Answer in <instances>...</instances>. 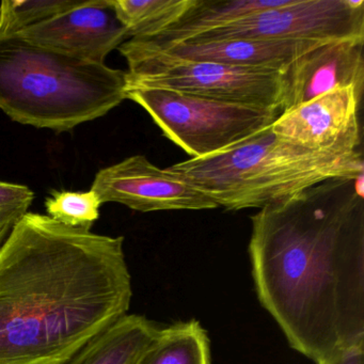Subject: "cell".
<instances>
[{"instance_id":"1","label":"cell","mask_w":364,"mask_h":364,"mask_svg":"<svg viewBox=\"0 0 364 364\" xmlns=\"http://www.w3.org/2000/svg\"><path fill=\"white\" fill-rule=\"evenodd\" d=\"M255 289L291 347L316 364L364 345V174L261 208Z\"/></svg>"},{"instance_id":"2","label":"cell","mask_w":364,"mask_h":364,"mask_svg":"<svg viewBox=\"0 0 364 364\" xmlns=\"http://www.w3.org/2000/svg\"><path fill=\"white\" fill-rule=\"evenodd\" d=\"M124 238L27 212L0 248V364H60L131 306Z\"/></svg>"},{"instance_id":"3","label":"cell","mask_w":364,"mask_h":364,"mask_svg":"<svg viewBox=\"0 0 364 364\" xmlns=\"http://www.w3.org/2000/svg\"><path fill=\"white\" fill-rule=\"evenodd\" d=\"M125 88L127 72L0 38V109L21 124L72 131L120 105Z\"/></svg>"},{"instance_id":"4","label":"cell","mask_w":364,"mask_h":364,"mask_svg":"<svg viewBox=\"0 0 364 364\" xmlns=\"http://www.w3.org/2000/svg\"><path fill=\"white\" fill-rule=\"evenodd\" d=\"M230 210L264 208L287 201L332 178L364 174L361 152L329 154L274 135L272 125L215 154L167 168Z\"/></svg>"},{"instance_id":"5","label":"cell","mask_w":364,"mask_h":364,"mask_svg":"<svg viewBox=\"0 0 364 364\" xmlns=\"http://www.w3.org/2000/svg\"><path fill=\"white\" fill-rule=\"evenodd\" d=\"M119 50L129 65L127 86L280 110L281 72L180 58L136 38Z\"/></svg>"},{"instance_id":"6","label":"cell","mask_w":364,"mask_h":364,"mask_svg":"<svg viewBox=\"0 0 364 364\" xmlns=\"http://www.w3.org/2000/svg\"><path fill=\"white\" fill-rule=\"evenodd\" d=\"M125 99L141 106L191 159L220 152L269 127L281 114L274 108L144 87L127 86Z\"/></svg>"},{"instance_id":"7","label":"cell","mask_w":364,"mask_h":364,"mask_svg":"<svg viewBox=\"0 0 364 364\" xmlns=\"http://www.w3.org/2000/svg\"><path fill=\"white\" fill-rule=\"evenodd\" d=\"M342 39H364L363 0H289L283 7L242 16L185 42Z\"/></svg>"},{"instance_id":"8","label":"cell","mask_w":364,"mask_h":364,"mask_svg":"<svg viewBox=\"0 0 364 364\" xmlns=\"http://www.w3.org/2000/svg\"><path fill=\"white\" fill-rule=\"evenodd\" d=\"M91 191L102 204L116 202L138 212L212 210L218 208L188 181L153 165L144 155L100 170Z\"/></svg>"},{"instance_id":"9","label":"cell","mask_w":364,"mask_h":364,"mask_svg":"<svg viewBox=\"0 0 364 364\" xmlns=\"http://www.w3.org/2000/svg\"><path fill=\"white\" fill-rule=\"evenodd\" d=\"M361 97L353 87L334 89L280 114L272 124V132L284 141L316 152H359Z\"/></svg>"},{"instance_id":"10","label":"cell","mask_w":364,"mask_h":364,"mask_svg":"<svg viewBox=\"0 0 364 364\" xmlns=\"http://www.w3.org/2000/svg\"><path fill=\"white\" fill-rule=\"evenodd\" d=\"M11 37L97 63H105L106 57L129 39L112 0H85L78 7Z\"/></svg>"},{"instance_id":"11","label":"cell","mask_w":364,"mask_h":364,"mask_svg":"<svg viewBox=\"0 0 364 364\" xmlns=\"http://www.w3.org/2000/svg\"><path fill=\"white\" fill-rule=\"evenodd\" d=\"M363 46L364 39L323 42L291 61L281 72V114L334 89L363 93Z\"/></svg>"},{"instance_id":"12","label":"cell","mask_w":364,"mask_h":364,"mask_svg":"<svg viewBox=\"0 0 364 364\" xmlns=\"http://www.w3.org/2000/svg\"><path fill=\"white\" fill-rule=\"evenodd\" d=\"M321 43L323 42L310 41V40H282V41L232 40V41L210 42V43L183 42V43L167 46V48H157L166 50L173 56L191 59V60L210 61V63L242 68V69L282 72L300 55L304 54Z\"/></svg>"},{"instance_id":"13","label":"cell","mask_w":364,"mask_h":364,"mask_svg":"<svg viewBox=\"0 0 364 364\" xmlns=\"http://www.w3.org/2000/svg\"><path fill=\"white\" fill-rule=\"evenodd\" d=\"M159 330L141 315L125 314L60 364H137Z\"/></svg>"},{"instance_id":"14","label":"cell","mask_w":364,"mask_h":364,"mask_svg":"<svg viewBox=\"0 0 364 364\" xmlns=\"http://www.w3.org/2000/svg\"><path fill=\"white\" fill-rule=\"evenodd\" d=\"M289 0H193L191 7L165 31L136 38L156 48H167L219 28L242 16L283 7Z\"/></svg>"},{"instance_id":"15","label":"cell","mask_w":364,"mask_h":364,"mask_svg":"<svg viewBox=\"0 0 364 364\" xmlns=\"http://www.w3.org/2000/svg\"><path fill=\"white\" fill-rule=\"evenodd\" d=\"M137 364H210L208 333L195 319L161 329Z\"/></svg>"},{"instance_id":"16","label":"cell","mask_w":364,"mask_h":364,"mask_svg":"<svg viewBox=\"0 0 364 364\" xmlns=\"http://www.w3.org/2000/svg\"><path fill=\"white\" fill-rule=\"evenodd\" d=\"M129 39L156 35L176 22L193 0H112Z\"/></svg>"},{"instance_id":"17","label":"cell","mask_w":364,"mask_h":364,"mask_svg":"<svg viewBox=\"0 0 364 364\" xmlns=\"http://www.w3.org/2000/svg\"><path fill=\"white\" fill-rule=\"evenodd\" d=\"M85 0H4L0 38L11 37L82 5Z\"/></svg>"},{"instance_id":"18","label":"cell","mask_w":364,"mask_h":364,"mask_svg":"<svg viewBox=\"0 0 364 364\" xmlns=\"http://www.w3.org/2000/svg\"><path fill=\"white\" fill-rule=\"evenodd\" d=\"M101 200L93 191L87 193L52 191L46 199L48 216L63 225L90 230L99 219Z\"/></svg>"},{"instance_id":"19","label":"cell","mask_w":364,"mask_h":364,"mask_svg":"<svg viewBox=\"0 0 364 364\" xmlns=\"http://www.w3.org/2000/svg\"><path fill=\"white\" fill-rule=\"evenodd\" d=\"M35 199V193L24 185L0 182V214L24 216Z\"/></svg>"},{"instance_id":"20","label":"cell","mask_w":364,"mask_h":364,"mask_svg":"<svg viewBox=\"0 0 364 364\" xmlns=\"http://www.w3.org/2000/svg\"><path fill=\"white\" fill-rule=\"evenodd\" d=\"M323 364H364V345L348 349Z\"/></svg>"},{"instance_id":"21","label":"cell","mask_w":364,"mask_h":364,"mask_svg":"<svg viewBox=\"0 0 364 364\" xmlns=\"http://www.w3.org/2000/svg\"><path fill=\"white\" fill-rule=\"evenodd\" d=\"M22 217L16 215L0 214V248L5 244L8 236L11 233L14 225L18 223Z\"/></svg>"}]
</instances>
